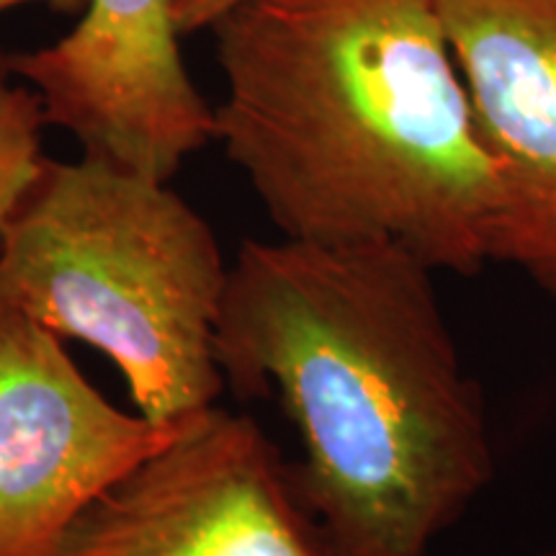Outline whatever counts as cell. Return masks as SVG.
Segmentation results:
<instances>
[{
    "mask_svg": "<svg viewBox=\"0 0 556 556\" xmlns=\"http://www.w3.org/2000/svg\"><path fill=\"white\" fill-rule=\"evenodd\" d=\"M435 274L389 242L245 240L217 364L299 435L289 482L319 556H433L495 475L482 389Z\"/></svg>",
    "mask_w": 556,
    "mask_h": 556,
    "instance_id": "6da1fadb",
    "label": "cell"
},
{
    "mask_svg": "<svg viewBox=\"0 0 556 556\" xmlns=\"http://www.w3.org/2000/svg\"><path fill=\"white\" fill-rule=\"evenodd\" d=\"M208 31L214 139L281 238L497 263L503 186L433 0H245Z\"/></svg>",
    "mask_w": 556,
    "mask_h": 556,
    "instance_id": "7a4b0ae2",
    "label": "cell"
},
{
    "mask_svg": "<svg viewBox=\"0 0 556 556\" xmlns=\"http://www.w3.org/2000/svg\"><path fill=\"white\" fill-rule=\"evenodd\" d=\"M214 229L165 180L45 157L0 232V302L101 351L139 415L180 426L225 392Z\"/></svg>",
    "mask_w": 556,
    "mask_h": 556,
    "instance_id": "3957f363",
    "label": "cell"
},
{
    "mask_svg": "<svg viewBox=\"0 0 556 556\" xmlns=\"http://www.w3.org/2000/svg\"><path fill=\"white\" fill-rule=\"evenodd\" d=\"M50 556H319L281 451L208 407L96 500Z\"/></svg>",
    "mask_w": 556,
    "mask_h": 556,
    "instance_id": "277c9868",
    "label": "cell"
},
{
    "mask_svg": "<svg viewBox=\"0 0 556 556\" xmlns=\"http://www.w3.org/2000/svg\"><path fill=\"white\" fill-rule=\"evenodd\" d=\"M180 428L122 413L62 338L0 302V556H50L96 500Z\"/></svg>",
    "mask_w": 556,
    "mask_h": 556,
    "instance_id": "5b68a950",
    "label": "cell"
},
{
    "mask_svg": "<svg viewBox=\"0 0 556 556\" xmlns=\"http://www.w3.org/2000/svg\"><path fill=\"white\" fill-rule=\"evenodd\" d=\"M173 0H90L75 29L11 70L39 96L47 127L93 155L155 180L214 142V106L193 86Z\"/></svg>",
    "mask_w": 556,
    "mask_h": 556,
    "instance_id": "8992f818",
    "label": "cell"
},
{
    "mask_svg": "<svg viewBox=\"0 0 556 556\" xmlns=\"http://www.w3.org/2000/svg\"><path fill=\"white\" fill-rule=\"evenodd\" d=\"M503 186L497 263L556 302V0H433Z\"/></svg>",
    "mask_w": 556,
    "mask_h": 556,
    "instance_id": "52a82bcc",
    "label": "cell"
},
{
    "mask_svg": "<svg viewBox=\"0 0 556 556\" xmlns=\"http://www.w3.org/2000/svg\"><path fill=\"white\" fill-rule=\"evenodd\" d=\"M11 70L0 47V232L11 208L45 163V111L39 96Z\"/></svg>",
    "mask_w": 556,
    "mask_h": 556,
    "instance_id": "ba28073f",
    "label": "cell"
},
{
    "mask_svg": "<svg viewBox=\"0 0 556 556\" xmlns=\"http://www.w3.org/2000/svg\"><path fill=\"white\" fill-rule=\"evenodd\" d=\"M240 3L245 0H173L170 18L178 37H186V34L212 29L225 13L238 9Z\"/></svg>",
    "mask_w": 556,
    "mask_h": 556,
    "instance_id": "9c48e42d",
    "label": "cell"
},
{
    "mask_svg": "<svg viewBox=\"0 0 556 556\" xmlns=\"http://www.w3.org/2000/svg\"><path fill=\"white\" fill-rule=\"evenodd\" d=\"M29 3H45L50 9L60 11V13H73V16H83V11L88 9L90 0H0V13L16 9V5H29Z\"/></svg>",
    "mask_w": 556,
    "mask_h": 556,
    "instance_id": "30bf717a",
    "label": "cell"
},
{
    "mask_svg": "<svg viewBox=\"0 0 556 556\" xmlns=\"http://www.w3.org/2000/svg\"><path fill=\"white\" fill-rule=\"evenodd\" d=\"M536 556H556V544H554L552 548H546V552H541V554H536Z\"/></svg>",
    "mask_w": 556,
    "mask_h": 556,
    "instance_id": "8fae6325",
    "label": "cell"
}]
</instances>
